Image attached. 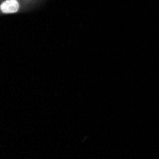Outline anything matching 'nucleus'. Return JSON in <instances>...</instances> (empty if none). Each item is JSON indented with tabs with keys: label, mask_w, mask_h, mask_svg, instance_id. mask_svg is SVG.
Listing matches in <instances>:
<instances>
[{
	"label": "nucleus",
	"mask_w": 159,
	"mask_h": 159,
	"mask_svg": "<svg viewBox=\"0 0 159 159\" xmlns=\"http://www.w3.org/2000/svg\"><path fill=\"white\" fill-rule=\"evenodd\" d=\"M20 4L17 0H5L0 5L2 13H16L18 11Z\"/></svg>",
	"instance_id": "1"
}]
</instances>
